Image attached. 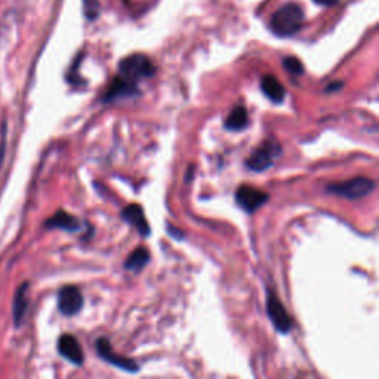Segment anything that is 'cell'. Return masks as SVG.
Segmentation results:
<instances>
[{
    "mask_svg": "<svg viewBox=\"0 0 379 379\" xmlns=\"http://www.w3.org/2000/svg\"><path fill=\"white\" fill-rule=\"evenodd\" d=\"M249 123V116L245 107H234L231 110V113L227 116L226 122H224V126L229 131H242L245 129Z\"/></svg>",
    "mask_w": 379,
    "mask_h": 379,
    "instance_id": "9a60e30c",
    "label": "cell"
},
{
    "mask_svg": "<svg viewBox=\"0 0 379 379\" xmlns=\"http://www.w3.org/2000/svg\"><path fill=\"white\" fill-rule=\"evenodd\" d=\"M304 23V11L297 4H288L276 11L271 17L270 27L276 36L289 37L301 30Z\"/></svg>",
    "mask_w": 379,
    "mask_h": 379,
    "instance_id": "6da1fadb",
    "label": "cell"
},
{
    "mask_svg": "<svg viewBox=\"0 0 379 379\" xmlns=\"http://www.w3.org/2000/svg\"><path fill=\"white\" fill-rule=\"evenodd\" d=\"M96 351L103 360H105L110 364H113V366H116L119 369L128 371V372H138V369H139L138 364L134 360L116 354L113 348H111V345H110V341L105 338H100L96 341Z\"/></svg>",
    "mask_w": 379,
    "mask_h": 379,
    "instance_id": "52a82bcc",
    "label": "cell"
},
{
    "mask_svg": "<svg viewBox=\"0 0 379 379\" xmlns=\"http://www.w3.org/2000/svg\"><path fill=\"white\" fill-rule=\"evenodd\" d=\"M83 307V297L79 288L65 286L58 293V308L64 316H75Z\"/></svg>",
    "mask_w": 379,
    "mask_h": 379,
    "instance_id": "ba28073f",
    "label": "cell"
},
{
    "mask_svg": "<svg viewBox=\"0 0 379 379\" xmlns=\"http://www.w3.org/2000/svg\"><path fill=\"white\" fill-rule=\"evenodd\" d=\"M280 153H282L280 146L269 139V141H264L258 148L252 151L250 156L246 159V166L254 172H264L273 166Z\"/></svg>",
    "mask_w": 379,
    "mask_h": 379,
    "instance_id": "277c9868",
    "label": "cell"
},
{
    "mask_svg": "<svg viewBox=\"0 0 379 379\" xmlns=\"http://www.w3.org/2000/svg\"><path fill=\"white\" fill-rule=\"evenodd\" d=\"M283 67L288 70L289 73L292 75H302L304 73V65L302 63L298 60V58H295V57H288L283 60Z\"/></svg>",
    "mask_w": 379,
    "mask_h": 379,
    "instance_id": "e0dca14e",
    "label": "cell"
},
{
    "mask_svg": "<svg viewBox=\"0 0 379 379\" xmlns=\"http://www.w3.org/2000/svg\"><path fill=\"white\" fill-rule=\"evenodd\" d=\"M122 218L131 224L132 227L136 229V231L141 234L143 237H148L151 230H150V226L148 222L146 219V215H144V210L143 207L136 205V203H132V205H128L123 210H122Z\"/></svg>",
    "mask_w": 379,
    "mask_h": 379,
    "instance_id": "30bf717a",
    "label": "cell"
},
{
    "mask_svg": "<svg viewBox=\"0 0 379 379\" xmlns=\"http://www.w3.org/2000/svg\"><path fill=\"white\" fill-rule=\"evenodd\" d=\"M266 313H269L274 328L280 333H288L292 329V319L288 314L285 305L280 302L277 295L269 290V297H266Z\"/></svg>",
    "mask_w": 379,
    "mask_h": 379,
    "instance_id": "5b68a950",
    "label": "cell"
},
{
    "mask_svg": "<svg viewBox=\"0 0 379 379\" xmlns=\"http://www.w3.org/2000/svg\"><path fill=\"white\" fill-rule=\"evenodd\" d=\"M261 88H262V92L265 94V96L269 98L270 101H273L276 104L283 103L286 91L276 76H271V75L264 76L261 80Z\"/></svg>",
    "mask_w": 379,
    "mask_h": 379,
    "instance_id": "4fadbf2b",
    "label": "cell"
},
{
    "mask_svg": "<svg viewBox=\"0 0 379 379\" xmlns=\"http://www.w3.org/2000/svg\"><path fill=\"white\" fill-rule=\"evenodd\" d=\"M154 75V65L143 53H134L131 57H126L119 64V76L128 80L132 85L148 79Z\"/></svg>",
    "mask_w": 379,
    "mask_h": 379,
    "instance_id": "7a4b0ae2",
    "label": "cell"
},
{
    "mask_svg": "<svg viewBox=\"0 0 379 379\" xmlns=\"http://www.w3.org/2000/svg\"><path fill=\"white\" fill-rule=\"evenodd\" d=\"M266 200H269V194L250 186H240L236 191V202L240 206L245 212L254 214Z\"/></svg>",
    "mask_w": 379,
    "mask_h": 379,
    "instance_id": "8992f818",
    "label": "cell"
},
{
    "mask_svg": "<svg viewBox=\"0 0 379 379\" xmlns=\"http://www.w3.org/2000/svg\"><path fill=\"white\" fill-rule=\"evenodd\" d=\"M139 94V89L136 85H132L128 80H124L119 75L111 80L108 89L103 94V101L104 103H113L122 98H128Z\"/></svg>",
    "mask_w": 379,
    "mask_h": 379,
    "instance_id": "9c48e42d",
    "label": "cell"
},
{
    "mask_svg": "<svg viewBox=\"0 0 379 379\" xmlns=\"http://www.w3.org/2000/svg\"><path fill=\"white\" fill-rule=\"evenodd\" d=\"M27 290H29V285L24 283L17 290L15 300H13V320H15V326L21 325L24 314L27 311V307H29V297H27Z\"/></svg>",
    "mask_w": 379,
    "mask_h": 379,
    "instance_id": "2e32d148",
    "label": "cell"
},
{
    "mask_svg": "<svg viewBox=\"0 0 379 379\" xmlns=\"http://www.w3.org/2000/svg\"><path fill=\"white\" fill-rule=\"evenodd\" d=\"M314 2L317 5H321V6H333L340 2V0H314Z\"/></svg>",
    "mask_w": 379,
    "mask_h": 379,
    "instance_id": "d6986e66",
    "label": "cell"
},
{
    "mask_svg": "<svg viewBox=\"0 0 379 379\" xmlns=\"http://www.w3.org/2000/svg\"><path fill=\"white\" fill-rule=\"evenodd\" d=\"M342 85H344V83L342 82H333V83H330V85L326 88V92H333V91H338V89H341L342 88Z\"/></svg>",
    "mask_w": 379,
    "mask_h": 379,
    "instance_id": "ffe728a7",
    "label": "cell"
},
{
    "mask_svg": "<svg viewBox=\"0 0 379 379\" xmlns=\"http://www.w3.org/2000/svg\"><path fill=\"white\" fill-rule=\"evenodd\" d=\"M85 12L89 20H94L98 15V2L96 0H85Z\"/></svg>",
    "mask_w": 379,
    "mask_h": 379,
    "instance_id": "ac0fdd59",
    "label": "cell"
},
{
    "mask_svg": "<svg viewBox=\"0 0 379 379\" xmlns=\"http://www.w3.org/2000/svg\"><path fill=\"white\" fill-rule=\"evenodd\" d=\"M375 188V182L371 178L366 176H357L353 179H348L344 182H338V184H329L326 187L328 193L342 195L349 200H357L366 198Z\"/></svg>",
    "mask_w": 379,
    "mask_h": 379,
    "instance_id": "3957f363",
    "label": "cell"
},
{
    "mask_svg": "<svg viewBox=\"0 0 379 379\" xmlns=\"http://www.w3.org/2000/svg\"><path fill=\"white\" fill-rule=\"evenodd\" d=\"M58 351L64 359L72 361L73 364H77V366L83 364V360H85V356H83V349L73 335H63L61 336L60 341H58Z\"/></svg>",
    "mask_w": 379,
    "mask_h": 379,
    "instance_id": "8fae6325",
    "label": "cell"
},
{
    "mask_svg": "<svg viewBox=\"0 0 379 379\" xmlns=\"http://www.w3.org/2000/svg\"><path fill=\"white\" fill-rule=\"evenodd\" d=\"M45 226L46 229H61L70 233H75L82 230L83 224L76 217L64 212V210H58L57 214L45 222Z\"/></svg>",
    "mask_w": 379,
    "mask_h": 379,
    "instance_id": "7c38bea8",
    "label": "cell"
},
{
    "mask_svg": "<svg viewBox=\"0 0 379 379\" xmlns=\"http://www.w3.org/2000/svg\"><path fill=\"white\" fill-rule=\"evenodd\" d=\"M150 261V252L147 248H136L124 262V269L138 274Z\"/></svg>",
    "mask_w": 379,
    "mask_h": 379,
    "instance_id": "5bb4252c",
    "label": "cell"
}]
</instances>
